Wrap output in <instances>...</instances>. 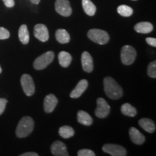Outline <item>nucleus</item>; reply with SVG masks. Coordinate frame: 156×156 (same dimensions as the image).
<instances>
[{
  "instance_id": "f257e3e1",
  "label": "nucleus",
  "mask_w": 156,
  "mask_h": 156,
  "mask_svg": "<svg viewBox=\"0 0 156 156\" xmlns=\"http://www.w3.org/2000/svg\"><path fill=\"white\" fill-rule=\"evenodd\" d=\"M104 90L107 96L113 100H117L122 97L123 90L122 87L111 77H106L103 80Z\"/></svg>"
},
{
  "instance_id": "f03ea898",
  "label": "nucleus",
  "mask_w": 156,
  "mask_h": 156,
  "mask_svg": "<svg viewBox=\"0 0 156 156\" xmlns=\"http://www.w3.org/2000/svg\"><path fill=\"white\" fill-rule=\"evenodd\" d=\"M34 128V122L30 116H24L21 119L16 129V135L19 138L28 136L33 132Z\"/></svg>"
},
{
  "instance_id": "7ed1b4c3",
  "label": "nucleus",
  "mask_w": 156,
  "mask_h": 156,
  "mask_svg": "<svg viewBox=\"0 0 156 156\" xmlns=\"http://www.w3.org/2000/svg\"><path fill=\"white\" fill-rule=\"evenodd\" d=\"M87 36L92 41L101 45L106 44L109 41L108 33L100 29H91L87 33Z\"/></svg>"
},
{
  "instance_id": "20e7f679",
  "label": "nucleus",
  "mask_w": 156,
  "mask_h": 156,
  "mask_svg": "<svg viewBox=\"0 0 156 156\" xmlns=\"http://www.w3.org/2000/svg\"><path fill=\"white\" fill-rule=\"evenodd\" d=\"M54 58V53L53 51H47L42 55L38 56L34 61V67L35 69L41 70L47 67L53 62Z\"/></svg>"
},
{
  "instance_id": "39448f33",
  "label": "nucleus",
  "mask_w": 156,
  "mask_h": 156,
  "mask_svg": "<svg viewBox=\"0 0 156 156\" xmlns=\"http://www.w3.org/2000/svg\"><path fill=\"white\" fill-rule=\"evenodd\" d=\"M136 56V50L129 45L123 46L121 51V60L125 65H130L135 60Z\"/></svg>"
},
{
  "instance_id": "423d86ee",
  "label": "nucleus",
  "mask_w": 156,
  "mask_h": 156,
  "mask_svg": "<svg viewBox=\"0 0 156 156\" xmlns=\"http://www.w3.org/2000/svg\"><path fill=\"white\" fill-rule=\"evenodd\" d=\"M21 85L25 95L28 96H32L35 93V84L32 77L28 74H25L21 77Z\"/></svg>"
},
{
  "instance_id": "0eeeda50",
  "label": "nucleus",
  "mask_w": 156,
  "mask_h": 156,
  "mask_svg": "<svg viewBox=\"0 0 156 156\" xmlns=\"http://www.w3.org/2000/svg\"><path fill=\"white\" fill-rule=\"evenodd\" d=\"M111 108L108 103L103 98H99L97 100V108L95 109V115L100 119H104L110 114Z\"/></svg>"
},
{
  "instance_id": "6e6552de",
  "label": "nucleus",
  "mask_w": 156,
  "mask_h": 156,
  "mask_svg": "<svg viewBox=\"0 0 156 156\" xmlns=\"http://www.w3.org/2000/svg\"><path fill=\"white\" fill-rule=\"evenodd\" d=\"M55 9L56 12L64 17H69L73 12L69 0H56Z\"/></svg>"
},
{
  "instance_id": "1a4fd4ad",
  "label": "nucleus",
  "mask_w": 156,
  "mask_h": 156,
  "mask_svg": "<svg viewBox=\"0 0 156 156\" xmlns=\"http://www.w3.org/2000/svg\"><path fill=\"white\" fill-rule=\"evenodd\" d=\"M103 151L112 156L126 155V151L125 148L121 145H114V144H106V145H103Z\"/></svg>"
},
{
  "instance_id": "9d476101",
  "label": "nucleus",
  "mask_w": 156,
  "mask_h": 156,
  "mask_svg": "<svg viewBox=\"0 0 156 156\" xmlns=\"http://www.w3.org/2000/svg\"><path fill=\"white\" fill-rule=\"evenodd\" d=\"M34 36L41 42H46L49 38L47 27L44 24H37L34 27Z\"/></svg>"
},
{
  "instance_id": "9b49d317",
  "label": "nucleus",
  "mask_w": 156,
  "mask_h": 156,
  "mask_svg": "<svg viewBox=\"0 0 156 156\" xmlns=\"http://www.w3.org/2000/svg\"><path fill=\"white\" fill-rule=\"evenodd\" d=\"M51 151L55 156H68L67 146L61 141H56L51 146Z\"/></svg>"
},
{
  "instance_id": "f8f14e48",
  "label": "nucleus",
  "mask_w": 156,
  "mask_h": 156,
  "mask_svg": "<svg viewBox=\"0 0 156 156\" xmlns=\"http://www.w3.org/2000/svg\"><path fill=\"white\" fill-rule=\"evenodd\" d=\"M82 67L86 73H91L93 70V60L92 56L87 51H84L81 56Z\"/></svg>"
},
{
  "instance_id": "ddd939ff",
  "label": "nucleus",
  "mask_w": 156,
  "mask_h": 156,
  "mask_svg": "<svg viewBox=\"0 0 156 156\" xmlns=\"http://www.w3.org/2000/svg\"><path fill=\"white\" fill-rule=\"evenodd\" d=\"M58 103V99L55 95L53 94H49L46 95L44 99V111L46 113H51L56 108Z\"/></svg>"
},
{
  "instance_id": "4468645a",
  "label": "nucleus",
  "mask_w": 156,
  "mask_h": 156,
  "mask_svg": "<svg viewBox=\"0 0 156 156\" xmlns=\"http://www.w3.org/2000/svg\"><path fill=\"white\" fill-rule=\"evenodd\" d=\"M87 86H88V82L86 80H82L78 83L77 86L75 87V89L73 90V91L70 93V97L72 98H80L82 95V94L85 92Z\"/></svg>"
},
{
  "instance_id": "2eb2a0df",
  "label": "nucleus",
  "mask_w": 156,
  "mask_h": 156,
  "mask_svg": "<svg viewBox=\"0 0 156 156\" xmlns=\"http://www.w3.org/2000/svg\"><path fill=\"white\" fill-rule=\"evenodd\" d=\"M130 139L136 145H142L145 141V136L137 129L131 127L129 129Z\"/></svg>"
},
{
  "instance_id": "dca6fc26",
  "label": "nucleus",
  "mask_w": 156,
  "mask_h": 156,
  "mask_svg": "<svg viewBox=\"0 0 156 156\" xmlns=\"http://www.w3.org/2000/svg\"><path fill=\"white\" fill-rule=\"evenodd\" d=\"M139 125L146 132L153 133L155 131V124L151 119L143 118L139 121Z\"/></svg>"
},
{
  "instance_id": "f3484780",
  "label": "nucleus",
  "mask_w": 156,
  "mask_h": 156,
  "mask_svg": "<svg viewBox=\"0 0 156 156\" xmlns=\"http://www.w3.org/2000/svg\"><path fill=\"white\" fill-rule=\"evenodd\" d=\"M134 30L139 34H150L153 30V25L149 22H141L135 25Z\"/></svg>"
},
{
  "instance_id": "a211bd4d",
  "label": "nucleus",
  "mask_w": 156,
  "mask_h": 156,
  "mask_svg": "<svg viewBox=\"0 0 156 156\" xmlns=\"http://www.w3.org/2000/svg\"><path fill=\"white\" fill-rule=\"evenodd\" d=\"M77 122L85 126H90L93 124V119L88 113L84 111H79L77 113Z\"/></svg>"
},
{
  "instance_id": "6ab92c4d",
  "label": "nucleus",
  "mask_w": 156,
  "mask_h": 156,
  "mask_svg": "<svg viewBox=\"0 0 156 156\" xmlns=\"http://www.w3.org/2000/svg\"><path fill=\"white\" fill-rule=\"evenodd\" d=\"M56 41L60 44H67L70 41V36L64 29H58L55 34Z\"/></svg>"
},
{
  "instance_id": "aec40b11",
  "label": "nucleus",
  "mask_w": 156,
  "mask_h": 156,
  "mask_svg": "<svg viewBox=\"0 0 156 156\" xmlns=\"http://www.w3.org/2000/svg\"><path fill=\"white\" fill-rule=\"evenodd\" d=\"M18 37L23 44H28L30 40V35L26 25H22L18 30Z\"/></svg>"
},
{
  "instance_id": "412c9836",
  "label": "nucleus",
  "mask_w": 156,
  "mask_h": 156,
  "mask_svg": "<svg viewBox=\"0 0 156 156\" xmlns=\"http://www.w3.org/2000/svg\"><path fill=\"white\" fill-rule=\"evenodd\" d=\"M58 58L59 64L62 67H69V64H71L72 59H73V58H72V56L70 55V54H69L67 51L60 52L58 55Z\"/></svg>"
},
{
  "instance_id": "4be33fe9",
  "label": "nucleus",
  "mask_w": 156,
  "mask_h": 156,
  "mask_svg": "<svg viewBox=\"0 0 156 156\" xmlns=\"http://www.w3.org/2000/svg\"><path fill=\"white\" fill-rule=\"evenodd\" d=\"M82 5L85 12L89 16H93L96 12V7L90 0H82Z\"/></svg>"
},
{
  "instance_id": "5701e85b",
  "label": "nucleus",
  "mask_w": 156,
  "mask_h": 156,
  "mask_svg": "<svg viewBox=\"0 0 156 156\" xmlns=\"http://www.w3.org/2000/svg\"><path fill=\"white\" fill-rule=\"evenodd\" d=\"M121 112L124 115L129 117H134L136 115V108L128 103L122 105L121 107Z\"/></svg>"
},
{
  "instance_id": "b1692460",
  "label": "nucleus",
  "mask_w": 156,
  "mask_h": 156,
  "mask_svg": "<svg viewBox=\"0 0 156 156\" xmlns=\"http://www.w3.org/2000/svg\"><path fill=\"white\" fill-rule=\"evenodd\" d=\"M58 134H59V135L61 136L62 138H64V139H68V138H70L73 136H74L75 131H74L73 127L66 125L59 128Z\"/></svg>"
},
{
  "instance_id": "393cba45",
  "label": "nucleus",
  "mask_w": 156,
  "mask_h": 156,
  "mask_svg": "<svg viewBox=\"0 0 156 156\" xmlns=\"http://www.w3.org/2000/svg\"><path fill=\"white\" fill-rule=\"evenodd\" d=\"M117 12L123 17H130L133 14V9L127 5H120L117 8Z\"/></svg>"
},
{
  "instance_id": "a878e982",
  "label": "nucleus",
  "mask_w": 156,
  "mask_h": 156,
  "mask_svg": "<svg viewBox=\"0 0 156 156\" xmlns=\"http://www.w3.org/2000/svg\"><path fill=\"white\" fill-rule=\"evenodd\" d=\"M147 75L152 78L156 77V62L153 61L149 64L147 67Z\"/></svg>"
},
{
  "instance_id": "bb28decb",
  "label": "nucleus",
  "mask_w": 156,
  "mask_h": 156,
  "mask_svg": "<svg viewBox=\"0 0 156 156\" xmlns=\"http://www.w3.org/2000/svg\"><path fill=\"white\" fill-rule=\"evenodd\" d=\"M77 155L79 156H95L94 152L89 149H83L77 152Z\"/></svg>"
},
{
  "instance_id": "cd10ccee",
  "label": "nucleus",
  "mask_w": 156,
  "mask_h": 156,
  "mask_svg": "<svg viewBox=\"0 0 156 156\" xmlns=\"http://www.w3.org/2000/svg\"><path fill=\"white\" fill-rule=\"evenodd\" d=\"M9 36H10V34H9V30H7L3 27H0V39L5 40V39L9 38Z\"/></svg>"
},
{
  "instance_id": "c85d7f7f",
  "label": "nucleus",
  "mask_w": 156,
  "mask_h": 156,
  "mask_svg": "<svg viewBox=\"0 0 156 156\" xmlns=\"http://www.w3.org/2000/svg\"><path fill=\"white\" fill-rule=\"evenodd\" d=\"M7 103V100L5 98H0V115L2 114L5 112L6 105Z\"/></svg>"
},
{
  "instance_id": "c756f323",
  "label": "nucleus",
  "mask_w": 156,
  "mask_h": 156,
  "mask_svg": "<svg viewBox=\"0 0 156 156\" xmlns=\"http://www.w3.org/2000/svg\"><path fill=\"white\" fill-rule=\"evenodd\" d=\"M146 42L150 46H153V47H156V39L155 38H151V37L147 38H146Z\"/></svg>"
},
{
  "instance_id": "7c9ffc66",
  "label": "nucleus",
  "mask_w": 156,
  "mask_h": 156,
  "mask_svg": "<svg viewBox=\"0 0 156 156\" xmlns=\"http://www.w3.org/2000/svg\"><path fill=\"white\" fill-rule=\"evenodd\" d=\"M4 4L7 7H13L15 6L14 0H2Z\"/></svg>"
},
{
  "instance_id": "2f4dec72",
  "label": "nucleus",
  "mask_w": 156,
  "mask_h": 156,
  "mask_svg": "<svg viewBox=\"0 0 156 156\" xmlns=\"http://www.w3.org/2000/svg\"><path fill=\"white\" fill-rule=\"evenodd\" d=\"M20 156H38V154L34 152H28V153H25L21 154Z\"/></svg>"
},
{
  "instance_id": "473e14b6",
  "label": "nucleus",
  "mask_w": 156,
  "mask_h": 156,
  "mask_svg": "<svg viewBox=\"0 0 156 156\" xmlns=\"http://www.w3.org/2000/svg\"><path fill=\"white\" fill-rule=\"evenodd\" d=\"M29 1H30L31 3L34 4V5H38L41 0H29Z\"/></svg>"
},
{
  "instance_id": "72a5a7b5",
  "label": "nucleus",
  "mask_w": 156,
  "mask_h": 156,
  "mask_svg": "<svg viewBox=\"0 0 156 156\" xmlns=\"http://www.w3.org/2000/svg\"><path fill=\"white\" fill-rule=\"evenodd\" d=\"M2 67H1V66H0V74L2 73Z\"/></svg>"
},
{
  "instance_id": "f704fd0d",
  "label": "nucleus",
  "mask_w": 156,
  "mask_h": 156,
  "mask_svg": "<svg viewBox=\"0 0 156 156\" xmlns=\"http://www.w3.org/2000/svg\"><path fill=\"white\" fill-rule=\"evenodd\" d=\"M132 1H136V0H132Z\"/></svg>"
}]
</instances>
